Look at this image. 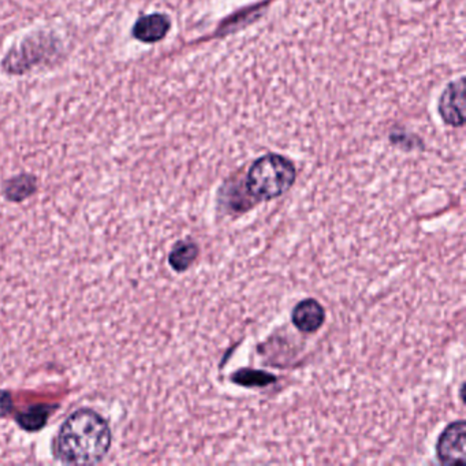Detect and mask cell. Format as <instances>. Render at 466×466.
I'll return each mask as SVG.
<instances>
[{
    "mask_svg": "<svg viewBox=\"0 0 466 466\" xmlns=\"http://www.w3.org/2000/svg\"><path fill=\"white\" fill-rule=\"evenodd\" d=\"M111 441L107 420L92 409H80L62 424L54 439V455L69 465L99 463L110 451Z\"/></svg>",
    "mask_w": 466,
    "mask_h": 466,
    "instance_id": "1",
    "label": "cell"
},
{
    "mask_svg": "<svg viewBox=\"0 0 466 466\" xmlns=\"http://www.w3.org/2000/svg\"><path fill=\"white\" fill-rule=\"evenodd\" d=\"M296 178V167L288 157L277 154L264 155L250 166L247 189L256 200H275L291 189Z\"/></svg>",
    "mask_w": 466,
    "mask_h": 466,
    "instance_id": "2",
    "label": "cell"
},
{
    "mask_svg": "<svg viewBox=\"0 0 466 466\" xmlns=\"http://www.w3.org/2000/svg\"><path fill=\"white\" fill-rule=\"evenodd\" d=\"M56 45L46 35H34L23 40L20 46L7 54L4 62L5 70L10 75H23L36 65L50 58Z\"/></svg>",
    "mask_w": 466,
    "mask_h": 466,
    "instance_id": "3",
    "label": "cell"
},
{
    "mask_svg": "<svg viewBox=\"0 0 466 466\" xmlns=\"http://www.w3.org/2000/svg\"><path fill=\"white\" fill-rule=\"evenodd\" d=\"M466 427L463 420L451 422L436 441V457L441 465H465Z\"/></svg>",
    "mask_w": 466,
    "mask_h": 466,
    "instance_id": "4",
    "label": "cell"
},
{
    "mask_svg": "<svg viewBox=\"0 0 466 466\" xmlns=\"http://www.w3.org/2000/svg\"><path fill=\"white\" fill-rule=\"evenodd\" d=\"M439 114L450 127H462L465 122V80L463 78L450 84L444 89L439 99Z\"/></svg>",
    "mask_w": 466,
    "mask_h": 466,
    "instance_id": "5",
    "label": "cell"
},
{
    "mask_svg": "<svg viewBox=\"0 0 466 466\" xmlns=\"http://www.w3.org/2000/svg\"><path fill=\"white\" fill-rule=\"evenodd\" d=\"M324 320L326 310L318 299H302L291 312V321L302 334H315L323 327Z\"/></svg>",
    "mask_w": 466,
    "mask_h": 466,
    "instance_id": "6",
    "label": "cell"
},
{
    "mask_svg": "<svg viewBox=\"0 0 466 466\" xmlns=\"http://www.w3.org/2000/svg\"><path fill=\"white\" fill-rule=\"evenodd\" d=\"M170 20L165 15H149L140 18L133 28V36L140 42L152 45L165 39L170 31Z\"/></svg>",
    "mask_w": 466,
    "mask_h": 466,
    "instance_id": "7",
    "label": "cell"
},
{
    "mask_svg": "<svg viewBox=\"0 0 466 466\" xmlns=\"http://www.w3.org/2000/svg\"><path fill=\"white\" fill-rule=\"evenodd\" d=\"M200 255V248L193 239H181L174 245L168 255V264L176 272H185L193 266Z\"/></svg>",
    "mask_w": 466,
    "mask_h": 466,
    "instance_id": "8",
    "label": "cell"
},
{
    "mask_svg": "<svg viewBox=\"0 0 466 466\" xmlns=\"http://www.w3.org/2000/svg\"><path fill=\"white\" fill-rule=\"evenodd\" d=\"M37 189L36 178L29 174L15 177L5 184L4 195L13 203H21L31 198Z\"/></svg>",
    "mask_w": 466,
    "mask_h": 466,
    "instance_id": "9",
    "label": "cell"
},
{
    "mask_svg": "<svg viewBox=\"0 0 466 466\" xmlns=\"http://www.w3.org/2000/svg\"><path fill=\"white\" fill-rule=\"evenodd\" d=\"M277 376L272 373L266 372L261 370H252V368H242L231 375V381L234 384H238L247 389H253V387H267L269 384L277 383Z\"/></svg>",
    "mask_w": 466,
    "mask_h": 466,
    "instance_id": "10",
    "label": "cell"
},
{
    "mask_svg": "<svg viewBox=\"0 0 466 466\" xmlns=\"http://www.w3.org/2000/svg\"><path fill=\"white\" fill-rule=\"evenodd\" d=\"M54 409L56 406H51V408H48L47 405L34 406V408L18 414L15 420L23 430L28 431V432H36L47 424L48 417L51 416L53 413L51 410Z\"/></svg>",
    "mask_w": 466,
    "mask_h": 466,
    "instance_id": "11",
    "label": "cell"
},
{
    "mask_svg": "<svg viewBox=\"0 0 466 466\" xmlns=\"http://www.w3.org/2000/svg\"><path fill=\"white\" fill-rule=\"evenodd\" d=\"M12 410V395L7 391H0V419H2V417H6Z\"/></svg>",
    "mask_w": 466,
    "mask_h": 466,
    "instance_id": "12",
    "label": "cell"
}]
</instances>
